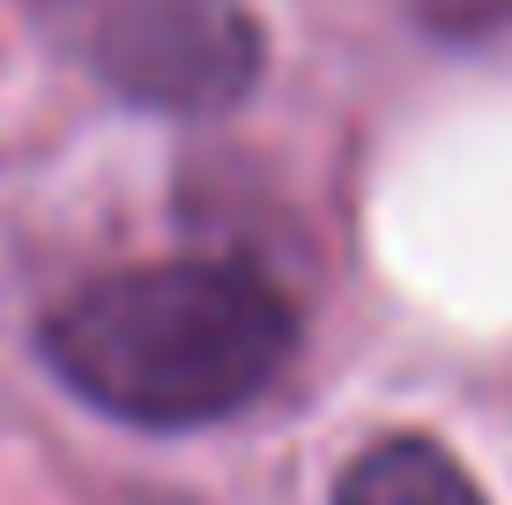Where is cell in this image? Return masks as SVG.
Listing matches in <instances>:
<instances>
[{"label": "cell", "instance_id": "6da1fadb", "mask_svg": "<svg viewBox=\"0 0 512 505\" xmlns=\"http://www.w3.org/2000/svg\"><path fill=\"white\" fill-rule=\"evenodd\" d=\"M290 305L238 260H156L75 290L45 320L67 394L141 431H201L253 409L290 364Z\"/></svg>", "mask_w": 512, "mask_h": 505}, {"label": "cell", "instance_id": "7a4b0ae2", "mask_svg": "<svg viewBox=\"0 0 512 505\" xmlns=\"http://www.w3.org/2000/svg\"><path fill=\"white\" fill-rule=\"evenodd\" d=\"M75 38L119 97L156 112H216L260 75V23L245 0H97Z\"/></svg>", "mask_w": 512, "mask_h": 505}, {"label": "cell", "instance_id": "3957f363", "mask_svg": "<svg viewBox=\"0 0 512 505\" xmlns=\"http://www.w3.org/2000/svg\"><path fill=\"white\" fill-rule=\"evenodd\" d=\"M334 505H483L475 476L431 439H386L349 461L334 483Z\"/></svg>", "mask_w": 512, "mask_h": 505}]
</instances>
